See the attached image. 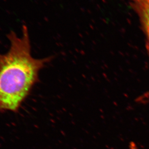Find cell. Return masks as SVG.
<instances>
[{
	"label": "cell",
	"instance_id": "obj_1",
	"mask_svg": "<svg viewBox=\"0 0 149 149\" xmlns=\"http://www.w3.org/2000/svg\"><path fill=\"white\" fill-rule=\"evenodd\" d=\"M22 36L7 34L8 50L0 53V112H17L39 81V72L52 59L33 57L29 30L22 27Z\"/></svg>",
	"mask_w": 149,
	"mask_h": 149
},
{
	"label": "cell",
	"instance_id": "obj_2",
	"mask_svg": "<svg viewBox=\"0 0 149 149\" xmlns=\"http://www.w3.org/2000/svg\"><path fill=\"white\" fill-rule=\"evenodd\" d=\"M139 16L146 35L149 50V0H130Z\"/></svg>",
	"mask_w": 149,
	"mask_h": 149
},
{
	"label": "cell",
	"instance_id": "obj_3",
	"mask_svg": "<svg viewBox=\"0 0 149 149\" xmlns=\"http://www.w3.org/2000/svg\"><path fill=\"white\" fill-rule=\"evenodd\" d=\"M129 149H139L138 146H136V144L134 142H131L130 145H129Z\"/></svg>",
	"mask_w": 149,
	"mask_h": 149
}]
</instances>
